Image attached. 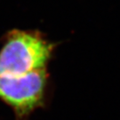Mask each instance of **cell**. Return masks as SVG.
<instances>
[{
    "label": "cell",
    "mask_w": 120,
    "mask_h": 120,
    "mask_svg": "<svg viewBox=\"0 0 120 120\" xmlns=\"http://www.w3.org/2000/svg\"><path fill=\"white\" fill-rule=\"evenodd\" d=\"M46 84L45 69L19 77H0V101L13 109L17 120H24L43 106Z\"/></svg>",
    "instance_id": "cell-2"
},
{
    "label": "cell",
    "mask_w": 120,
    "mask_h": 120,
    "mask_svg": "<svg viewBox=\"0 0 120 120\" xmlns=\"http://www.w3.org/2000/svg\"><path fill=\"white\" fill-rule=\"evenodd\" d=\"M52 50V44L37 31H10L0 48V77H19L45 69Z\"/></svg>",
    "instance_id": "cell-1"
}]
</instances>
